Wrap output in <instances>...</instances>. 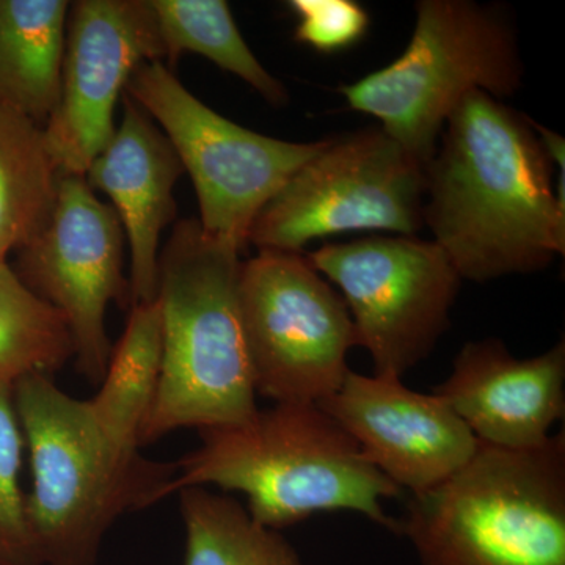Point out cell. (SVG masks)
Returning <instances> with one entry per match:
<instances>
[{
    "instance_id": "cell-1",
    "label": "cell",
    "mask_w": 565,
    "mask_h": 565,
    "mask_svg": "<svg viewBox=\"0 0 565 565\" xmlns=\"http://www.w3.org/2000/svg\"><path fill=\"white\" fill-rule=\"evenodd\" d=\"M533 120L484 92L465 96L426 167L424 226L462 280L546 269L565 252V206Z\"/></svg>"
},
{
    "instance_id": "cell-2",
    "label": "cell",
    "mask_w": 565,
    "mask_h": 565,
    "mask_svg": "<svg viewBox=\"0 0 565 565\" xmlns=\"http://www.w3.org/2000/svg\"><path fill=\"white\" fill-rule=\"evenodd\" d=\"M31 452L28 514L44 565H96L121 515L173 494L177 462L141 455V445L104 422L92 401L70 396L50 374L13 386Z\"/></svg>"
},
{
    "instance_id": "cell-3",
    "label": "cell",
    "mask_w": 565,
    "mask_h": 565,
    "mask_svg": "<svg viewBox=\"0 0 565 565\" xmlns=\"http://www.w3.org/2000/svg\"><path fill=\"white\" fill-rule=\"evenodd\" d=\"M199 434V448L177 460L173 493L206 486L244 493L252 519L277 531L319 512L351 511L399 534L382 501L403 490L318 404H275Z\"/></svg>"
},
{
    "instance_id": "cell-4",
    "label": "cell",
    "mask_w": 565,
    "mask_h": 565,
    "mask_svg": "<svg viewBox=\"0 0 565 565\" xmlns=\"http://www.w3.org/2000/svg\"><path fill=\"white\" fill-rule=\"evenodd\" d=\"M241 266V252L204 233L199 218L174 225L159 255L161 367L141 446L258 411L237 299Z\"/></svg>"
},
{
    "instance_id": "cell-5",
    "label": "cell",
    "mask_w": 565,
    "mask_h": 565,
    "mask_svg": "<svg viewBox=\"0 0 565 565\" xmlns=\"http://www.w3.org/2000/svg\"><path fill=\"white\" fill-rule=\"evenodd\" d=\"M399 534L419 565H565V435L533 449L479 441L440 486L411 494Z\"/></svg>"
},
{
    "instance_id": "cell-6",
    "label": "cell",
    "mask_w": 565,
    "mask_h": 565,
    "mask_svg": "<svg viewBox=\"0 0 565 565\" xmlns=\"http://www.w3.org/2000/svg\"><path fill=\"white\" fill-rule=\"evenodd\" d=\"M415 11L414 35L403 54L338 92L427 167L465 96L479 90L500 102L511 98L523 87L525 65L508 7L419 0Z\"/></svg>"
},
{
    "instance_id": "cell-7",
    "label": "cell",
    "mask_w": 565,
    "mask_h": 565,
    "mask_svg": "<svg viewBox=\"0 0 565 565\" xmlns=\"http://www.w3.org/2000/svg\"><path fill=\"white\" fill-rule=\"evenodd\" d=\"M426 167L381 126L323 140L253 222L258 252L302 253L311 241L374 232L416 236L424 226Z\"/></svg>"
},
{
    "instance_id": "cell-8",
    "label": "cell",
    "mask_w": 565,
    "mask_h": 565,
    "mask_svg": "<svg viewBox=\"0 0 565 565\" xmlns=\"http://www.w3.org/2000/svg\"><path fill=\"white\" fill-rule=\"evenodd\" d=\"M125 93L162 129L191 174L204 233L239 252L263 207L323 147V140L296 143L236 125L162 62L141 63Z\"/></svg>"
},
{
    "instance_id": "cell-9",
    "label": "cell",
    "mask_w": 565,
    "mask_h": 565,
    "mask_svg": "<svg viewBox=\"0 0 565 565\" xmlns=\"http://www.w3.org/2000/svg\"><path fill=\"white\" fill-rule=\"evenodd\" d=\"M237 299L256 394L318 404L340 388L355 330L343 297L305 253L262 250L243 262Z\"/></svg>"
},
{
    "instance_id": "cell-10",
    "label": "cell",
    "mask_w": 565,
    "mask_h": 565,
    "mask_svg": "<svg viewBox=\"0 0 565 565\" xmlns=\"http://www.w3.org/2000/svg\"><path fill=\"white\" fill-rule=\"evenodd\" d=\"M305 256L340 289L374 374L403 379L448 332L463 280L434 241L375 234Z\"/></svg>"
},
{
    "instance_id": "cell-11",
    "label": "cell",
    "mask_w": 565,
    "mask_h": 565,
    "mask_svg": "<svg viewBox=\"0 0 565 565\" xmlns=\"http://www.w3.org/2000/svg\"><path fill=\"white\" fill-rule=\"evenodd\" d=\"M125 232L117 212L96 196L85 177L61 174L50 222L20 250L18 277L65 319L77 373L102 384L111 348L110 303L131 310L122 270Z\"/></svg>"
},
{
    "instance_id": "cell-12",
    "label": "cell",
    "mask_w": 565,
    "mask_h": 565,
    "mask_svg": "<svg viewBox=\"0 0 565 565\" xmlns=\"http://www.w3.org/2000/svg\"><path fill=\"white\" fill-rule=\"evenodd\" d=\"M145 62L163 63L162 41L148 0L71 3L61 95L43 128L58 173L85 177L114 139L115 107L134 71Z\"/></svg>"
},
{
    "instance_id": "cell-13",
    "label": "cell",
    "mask_w": 565,
    "mask_h": 565,
    "mask_svg": "<svg viewBox=\"0 0 565 565\" xmlns=\"http://www.w3.org/2000/svg\"><path fill=\"white\" fill-rule=\"evenodd\" d=\"M318 405L351 435L367 462L411 494L440 486L478 449V438L440 396L414 392L397 375L351 370Z\"/></svg>"
},
{
    "instance_id": "cell-14",
    "label": "cell",
    "mask_w": 565,
    "mask_h": 565,
    "mask_svg": "<svg viewBox=\"0 0 565 565\" xmlns=\"http://www.w3.org/2000/svg\"><path fill=\"white\" fill-rule=\"evenodd\" d=\"M433 393L482 444L516 451L537 448L565 415L564 340L530 359H516L498 338L470 341Z\"/></svg>"
},
{
    "instance_id": "cell-15",
    "label": "cell",
    "mask_w": 565,
    "mask_h": 565,
    "mask_svg": "<svg viewBox=\"0 0 565 565\" xmlns=\"http://www.w3.org/2000/svg\"><path fill=\"white\" fill-rule=\"evenodd\" d=\"M184 173L173 145L139 104L122 95L114 139L88 167L93 191L109 196L129 243L131 308L156 302L159 243L177 215L174 185Z\"/></svg>"
},
{
    "instance_id": "cell-16",
    "label": "cell",
    "mask_w": 565,
    "mask_h": 565,
    "mask_svg": "<svg viewBox=\"0 0 565 565\" xmlns=\"http://www.w3.org/2000/svg\"><path fill=\"white\" fill-rule=\"evenodd\" d=\"M70 2L0 0V107L41 128L61 95Z\"/></svg>"
},
{
    "instance_id": "cell-17",
    "label": "cell",
    "mask_w": 565,
    "mask_h": 565,
    "mask_svg": "<svg viewBox=\"0 0 565 565\" xmlns=\"http://www.w3.org/2000/svg\"><path fill=\"white\" fill-rule=\"evenodd\" d=\"M58 180L43 128L0 107V262L47 225Z\"/></svg>"
},
{
    "instance_id": "cell-18",
    "label": "cell",
    "mask_w": 565,
    "mask_h": 565,
    "mask_svg": "<svg viewBox=\"0 0 565 565\" xmlns=\"http://www.w3.org/2000/svg\"><path fill=\"white\" fill-rule=\"evenodd\" d=\"M163 47V65H174L184 52L203 55L218 68L239 77L275 107L286 106L289 93L258 61L223 0H148Z\"/></svg>"
},
{
    "instance_id": "cell-19",
    "label": "cell",
    "mask_w": 565,
    "mask_h": 565,
    "mask_svg": "<svg viewBox=\"0 0 565 565\" xmlns=\"http://www.w3.org/2000/svg\"><path fill=\"white\" fill-rule=\"evenodd\" d=\"M178 493L185 530L182 565H305L280 531L253 520L234 498L206 487Z\"/></svg>"
},
{
    "instance_id": "cell-20",
    "label": "cell",
    "mask_w": 565,
    "mask_h": 565,
    "mask_svg": "<svg viewBox=\"0 0 565 565\" xmlns=\"http://www.w3.org/2000/svg\"><path fill=\"white\" fill-rule=\"evenodd\" d=\"M65 319L0 262V382L54 374L73 359Z\"/></svg>"
},
{
    "instance_id": "cell-21",
    "label": "cell",
    "mask_w": 565,
    "mask_h": 565,
    "mask_svg": "<svg viewBox=\"0 0 565 565\" xmlns=\"http://www.w3.org/2000/svg\"><path fill=\"white\" fill-rule=\"evenodd\" d=\"M13 382H0V565H44L20 475L22 435Z\"/></svg>"
},
{
    "instance_id": "cell-22",
    "label": "cell",
    "mask_w": 565,
    "mask_h": 565,
    "mask_svg": "<svg viewBox=\"0 0 565 565\" xmlns=\"http://www.w3.org/2000/svg\"><path fill=\"white\" fill-rule=\"evenodd\" d=\"M297 20L294 39L322 54L348 50L366 35L371 18L353 0H291Z\"/></svg>"
}]
</instances>
